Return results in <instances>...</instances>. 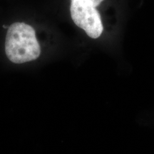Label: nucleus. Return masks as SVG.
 <instances>
[{"instance_id": "nucleus-1", "label": "nucleus", "mask_w": 154, "mask_h": 154, "mask_svg": "<svg viewBox=\"0 0 154 154\" xmlns=\"http://www.w3.org/2000/svg\"><path fill=\"white\" fill-rule=\"evenodd\" d=\"M5 53L9 60L23 63L36 60L41 54V47L34 29L24 22H14L7 30Z\"/></svg>"}, {"instance_id": "nucleus-2", "label": "nucleus", "mask_w": 154, "mask_h": 154, "mask_svg": "<svg viewBox=\"0 0 154 154\" xmlns=\"http://www.w3.org/2000/svg\"><path fill=\"white\" fill-rule=\"evenodd\" d=\"M104 0H71L70 13L74 24L92 38H97L103 30L96 7Z\"/></svg>"}]
</instances>
